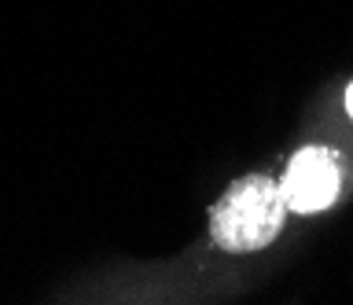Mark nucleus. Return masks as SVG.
Masks as SVG:
<instances>
[{
  "mask_svg": "<svg viewBox=\"0 0 353 305\" xmlns=\"http://www.w3.org/2000/svg\"><path fill=\"white\" fill-rule=\"evenodd\" d=\"M287 213H291V206L280 191V180L265 177V173H250L214 202L210 239L228 254H254L280 235Z\"/></svg>",
  "mask_w": 353,
  "mask_h": 305,
  "instance_id": "f257e3e1",
  "label": "nucleus"
},
{
  "mask_svg": "<svg viewBox=\"0 0 353 305\" xmlns=\"http://www.w3.org/2000/svg\"><path fill=\"white\" fill-rule=\"evenodd\" d=\"M342 169L327 147H305L287 162L280 191L294 213H320L339 199Z\"/></svg>",
  "mask_w": 353,
  "mask_h": 305,
  "instance_id": "f03ea898",
  "label": "nucleus"
},
{
  "mask_svg": "<svg viewBox=\"0 0 353 305\" xmlns=\"http://www.w3.org/2000/svg\"><path fill=\"white\" fill-rule=\"evenodd\" d=\"M346 111H350V118H353V85L346 89Z\"/></svg>",
  "mask_w": 353,
  "mask_h": 305,
  "instance_id": "7ed1b4c3",
  "label": "nucleus"
}]
</instances>
